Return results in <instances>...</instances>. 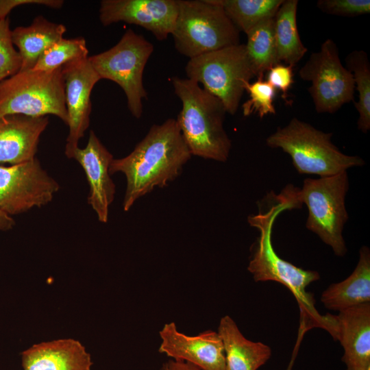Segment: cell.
<instances>
[{
  "mask_svg": "<svg viewBox=\"0 0 370 370\" xmlns=\"http://www.w3.org/2000/svg\"><path fill=\"white\" fill-rule=\"evenodd\" d=\"M293 68L291 65L279 64L268 71L267 82L275 89L280 90L284 97L294 82Z\"/></svg>",
  "mask_w": 370,
  "mask_h": 370,
  "instance_id": "cell-30",
  "label": "cell"
},
{
  "mask_svg": "<svg viewBox=\"0 0 370 370\" xmlns=\"http://www.w3.org/2000/svg\"><path fill=\"white\" fill-rule=\"evenodd\" d=\"M23 370H90V355L80 342L60 339L34 345L21 354Z\"/></svg>",
  "mask_w": 370,
  "mask_h": 370,
  "instance_id": "cell-18",
  "label": "cell"
},
{
  "mask_svg": "<svg viewBox=\"0 0 370 370\" xmlns=\"http://www.w3.org/2000/svg\"><path fill=\"white\" fill-rule=\"evenodd\" d=\"M347 69L352 73L358 101L354 103L359 113L358 128L363 133L370 130V63L367 53L354 50L345 58Z\"/></svg>",
  "mask_w": 370,
  "mask_h": 370,
  "instance_id": "cell-25",
  "label": "cell"
},
{
  "mask_svg": "<svg viewBox=\"0 0 370 370\" xmlns=\"http://www.w3.org/2000/svg\"><path fill=\"white\" fill-rule=\"evenodd\" d=\"M246 90L249 99L242 104L243 114L245 116L257 113L260 119L267 114H275L276 110L273 105L275 88L263 78L245 84Z\"/></svg>",
  "mask_w": 370,
  "mask_h": 370,
  "instance_id": "cell-27",
  "label": "cell"
},
{
  "mask_svg": "<svg viewBox=\"0 0 370 370\" xmlns=\"http://www.w3.org/2000/svg\"><path fill=\"white\" fill-rule=\"evenodd\" d=\"M171 83L182 102L175 120L190 154L226 162L232 143L223 127L227 112L222 102L188 78L173 77Z\"/></svg>",
  "mask_w": 370,
  "mask_h": 370,
  "instance_id": "cell-3",
  "label": "cell"
},
{
  "mask_svg": "<svg viewBox=\"0 0 370 370\" xmlns=\"http://www.w3.org/2000/svg\"><path fill=\"white\" fill-rule=\"evenodd\" d=\"M21 60L12 40L10 19L0 20V83L17 73Z\"/></svg>",
  "mask_w": 370,
  "mask_h": 370,
  "instance_id": "cell-28",
  "label": "cell"
},
{
  "mask_svg": "<svg viewBox=\"0 0 370 370\" xmlns=\"http://www.w3.org/2000/svg\"><path fill=\"white\" fill-rule=\"evenodd\" d=\"M158 352L171 359L192 364L201 370H225L222 340L217 332L207 330L188 336L177 330L174 322L165 323L159 332Z\"/></svg>",
  "mask_w": 370,
  "mask_h": 370,
  "instance_id": "cell-14",
  "label": "cell"
},
{
  "mask_svg": "<svg viewBox=\"0 0 370 370\" xmlns=\"http://www.w3.org/2000/svg\"><path fill=\"white\" fill-rule=\"evenodd\" d=\"M153 51V45L132 29L107 51L88 57L100 79L116 83L124 91L130 113L140 119L143 101L147 97L143 86V72Z\"/></svg>",
  "mask_w": 370,
  "mask_h": 370,
  "instance_id": "cell-9",
  "label": "cell"
},
{
  "mask_svg": "<svg viewBox=\"0 0 370 370\" xmlns=\"http://www.w3.org/2000/svg\"><path fill=\"white\" fill-rule=\"evenodd\" d=\"M332 136L294 117L269 136L266 143L288 153L300 174L328 177L365 164L359 156L342 153L332 143Z\"/></svg>",
  "mask_w": 370,
  "mask_h": 370,
  "instance_id": "cell-4",
  "label": "cell"
},
{
  "mask_svg": "<svg viewBox=\"0 0 370 370\" xmlns=\"http://www.w3.org/2000/svg\"><path fill=\"white\" fill-rule=\"evenodd\" d=\"M245 45L254 77L263 78L265 72L281 64L278 58L274 34V17L263 19L247 34Z\"/></svg>",
  "mask_w": 370,
  "mask_h": 370,
  "instance_id": "cell-23",
  "label": "cell"
},
{
  "mask_svg": "<svg viewBox=\"0 0 370 370\" xmlns=\"http://www.w3.org/2000/svg\"><path fill=\"white\" fill-rule=\"evenodd\" d=\"M99 20L108 26L125 22L140 26L159 41L173 29L178 12L177 0H102Z\"/></svg>",
  "mask_w": 370,
  "mask_h": 370,
  "instance_id": "cell-13",
  "label": "cell"
},
{
  "mask_svg": "<svg viewBox=\"0 0 370 370\" xmlns=\"http://www.w3.org/2000/svg\"><path fill=\"white\" fill-rule=\"evenodd\" d=\"M365 370H370V367H368L367 369H365Z\"/></svg>",
  "mask_w": 370,
  "mask_h": 370,
  "instance_id": "cell-35",
  "label": "cell"
},
{
  "mask_svg": "<svg viewBox=\"0 0 370 370\" xmlns=\"http://www.w3.org/2000/svg\"><path fill=\"white\" fill-rule=\"evenodd\" d=\"M15 221L11 216L4 212L0 208V231H7L12 229Z\"/></svg>",
  "mask_w": 370,
  "mask_h": 370,
  "instance_id": "cell-33",
  "label": "cell"
},
{
  "mask_svg": "<svg viewBox=\"0 0 370 370\" xmlns=\"http://www.w3.org/2000/svg\"><path fill=\"white\" fill-rule=\"evenodd\" d=\"M26 4H37L53 9L61 8L62 0H0V20L8 18V14L16 7Z\"/></svg>",
  "mask_w": 370,
  "mask_h": 370,
  "instance_id": "cell-31",
  "label": "cell"
},
{
  "mask_svg": "<svg viewBox=\"0 0 370 370\" xmlns=\"http://www.w3.org/2000/svg\"><path fill=\"white\" fill-rule=\"evenodd\" d=\"M296 354V352H295V354L293 355V358H292V359H291V362H290V363H289V365H288V368H287L286 370H291V369H292V367H293V365L294 359H295V356H296V354Z\"/></svg>",
  "mask_w": 370,
  "mask_h": 370,
  "instance_id": "cell-34",
  "label": "cell"
},
{
  "mask_svg": "<svg viewBox=\"0 0 370 370\" xmlns=\"http://www.w3.org/2000/svg\"><path fill=\"white\" fill-rule=\"evenodd\" d=\"M299 76L311 82L308 90L318 113H334L354 101L353 75L341 63L337 45L330 38L322 43L319 51L310 54Z\"/></svg>",
  "mask_w": 370,
  "mask_h": 370,
  "instance_id": "cell-10",
  "label": "cell"
},
{
  "mask_svg": "<svg viewBox=\"0 0 370 370\" xmlns=\"http://www.w3.org/2000/svg\"><path fill=\"white\" fill-rule=\"evenodd\" d=\"M284 0H219L226 14L238 29L247 34L267 18L274 17Z\"/></svg>",
  "mask_w": 370,
  "mask_h": 370,
  "instance_id": "cell-24",
  "label": "cell"
},
{
  "mask_svg": "<svg viewBox=\"0 0 370 370\" xmlns=\"http://www.w3.org/2000/svg\"><path fill=\"white\" fill-rule=\"evenodd\" d=\"M297 0H284L274 16V34L278 58L295 66L308 49L302 43L297 24Z\"/></svg>",
  "mask_w": 370,
  "mask_h": 370,
  "instance_id": "cell-22",
  "label": "cell"
},
{
  "mask_svg": "<svg viewBox=\"0 0 370 370\" xmlns=\"http://www.w3.org/2000/svg\"><path fill=\"white\" fill-rule=\"evenodd\" d=\"M171 33L175 48L189 59L240 44V32L219 0H177Z\"/></svg>",
  "mask_w": 370,
  "mask_h": 370,
  "instance_id": "cell-5",
  "label": "cell"
},
{
  "mask_svg": "<svg viewBox=\"0 0 370 370\" xmlns=\"http://www.w3.org/2000/svg\"><path fill=\"white\" fill-rule=\"evenodd\" d=\"M160 370H201L196 366L183 361L170 359L164 362Z\"/></svg>",
  "mask_w": 370,
  "mask_h": 370,
  "instance_id": "cell-32",
  "label": "cell"
},
{
  "mask_svg": "<svg viewBox=\"0 0 370 370\" xmlns=\"http://www.w3.org/2000/svg\"><path fill=\"white\" fill-rule=\"evenodd\" d=\"M334 334L343 348L347 370L370 367V303L357 305L333 314Z\"/></svg>",
  "mask_w": 370,
  "mask_h": 370,
  "instance_id": "cell-16",
  "label": "cell"
},
{
  "mask_svg": "<svg viewBox=\"0 0 370 370\" xmlns=\"http://www.w3.org/2000/svg\"><path fill=\"white\" fill-rule=\"evenodd\" d=\"M325 308L342 311L352 306L370 303V250L362 246L353 272L343 281L330 284L321 296Z\"/></svg>",
  "mask_w": 370,
  "mask_h": 370,
  "instance_id": "cell-20",
  "label": "cell"
},
{
  "mask_svg": "<svg viewBox=\"0 0 370 370\" xmlns=\"http://www.w3.org/2000/svg\"><path fill=\"white\" fill-rule=\"evenodd\" d=\"M21 114L40 117L52 114L65 124L62 67L51 71H19L0 83V116Z\"/></svg>",
  "mask_w": 370,
  "mask_h": 370,
  "instance_id": "cell-8",
  "label": "cell"
},
{
  "mask_svg": "<svg viewBox=\"0 0 370 370\" xmlns=\"http://www.w3.org/2000/svg\"><path fill=\"white\" fill-rule=\"evenodd\" d=\"M349 187L347 171L319 179L307 178L295 197L308 210L306 228L316 234L331 247L337 256H344L347 247L343 236L344 225L348 219L345 196Z\"/></svg>",
  "mask_w": 370,
  "mask_h": 370,
  "instance_id": "cell-6",
  "label": "cell"
},
{
  "mask_svg": "<svg viewBox=\"0 0 370 370\" xmlns=\"http://www.w3.org/2000/svg\"><path fill=\"white\" fill-rule=\"evenodd\" d=\"M187 78L217 97L227 113H236L244 86L254 77L245 44L232 45L189 59Z\"/></svg>",
  "mask_w": 370,
  "mask_h": 370,
  "instance_id": "cell-7",
  "label": "cell"
},
{
  "mask_svg": "<svg viewBox=\"0 0 370 370\" xmlns=\"http://www.w3.org/2000/svg\"><path fill=\"white\" fill-rule=\"evenodd\" d=\"M317 6L324 13L340 16H356L370 12L369 0H319Z\"/></svg>",
  "mask_w": 370,
  "mask_h": 370,
  "instance_id": "cell-29",
  "label": "cell"
},
{
  "mask_svg": "<svg viewBox=\"0 0 370 370\" xmlns=\"http://www.w3.org/2000/svg\"><path fill=\"white\" fill-rule=\"evenodd\" d=\"M60 185L36 158L9 166L0 165V208L11 216L50 203Z\"/></svg>",
  "mask_w": 370,
  "mask_h": 370,
  "instance_id": "cell-11",
  "label": "cell"
},
{
  "mask_svg": "<svg viewBox=\"0 0 370 370\" xmlns=\"http://www.w3.org/2000/svg\"><path fill=\"white\" fill-rule=\"evenodd\" d=\"M71 158L77 160L86 173L90 187L89 205L97 214L98 220L107 223L109 207L114 199L116 190L109 171L114 159L112 154L90 130L85 148L75 149Z\"/></svg>",
  "mask_w": 370,
  "mask_h": 370,
  "instance_id": "cell-15",
  "label": "cell"
},
{
  "mask_svg": "<svg viewBox=\"0 0 370 370\" xmlns=\"http://www.w3.org/2000/svg\"><path fill=\"white\" fill-rule=\"evenodd\" d=\"M88 50L84 38H62L45 50L32 70L53 71L68 62L88 58Z\"/></svg>",
  "mask_w": 370,
  "mask_h": 370,
  "instance_id": "cell-26",
  "label": "cell"
},
{
  "mask_svg": "<svg viewBox=\"0 0 370 370\" xmlns=\"http://www.w3.org/2000/svg\"><path fill=\"white\" fill-rule=\"evenodd\" d=\"M62 72L69 127L65 154L71 158L89 126L92 109L90 95L95 85L101 79L88 57L64 64Z\"/></svg>",
  "mask_w": 370,
  "mask_h": 370,
  "instance_id": "cell-12",
  "label": "cell"
},
{
  "mask_svg": "<svg viewBox=\"0 0 370 370\" xmlns=\"http://www.w3.org/2000/svg\"><path fill=\"white\" fill-rule=\"evenodd\" d=\"M217 332L224 347L225 370H258L271 358L270 347L245 338L228 315L221 319Z\"/></svg>",
  "mask_w": 370,
  "mask_h": 370,
  "instance_id": "cell-19",
  "label": "cell"
},
{
  "mask_svg": "<svg viewBox=\"0 0 370 370\" xmlns=\"http://www.w3.org/2000/svg\"><path fill=\"white\" fill-rule=\"evenodd\" d=\"M191 156L175 119L153 125L129 155L110 164V175L120 172L126 177L124 211L155 188L175 180Z\"/></svg>",
  "mask_w": 370,
  "mask_h": 370,
  "instance_id": "cell-1",
  "label": "cell"
},
{
  "mask_svg": "<svg viewBox=\"0 0 370 370\" xmlns=\"http://www.w3.org/2000/svg\"><path fill=\"white\" fill-rule=\"evenodd\" d=\"M48 124L47 116H0V163L13 165L35 158Z\"/></svg>",
  "mask_w": 370,
  "mask_h": 370,
  "instance_id": "cell-17",
  "label": "cell"
},
{
  "mask_svg": "<svg viewBox=\"0 0 370 370\" xmlns=\"http://www.w3.org/2000/svg\"><path fill=\"white\" fill-rule=\"evenodd\" d=\"M278 203L267 212L249 216V225L260 231L252 258L247 270L256 282L274 281L286 286L294 295L304 319L311 327L324 329L331 335L333 323L330 314L321 315L314 307L313 294L307 286L320 279L316 271L305 270L281 258L271 242L272 227L277 217L284 210L299 208L291 192L282 190L277 196Z\"/></svg>",
  "mask_w": 370,
  "mask_h": 370,
  "instance_id": "cell-2",
  "label": "cell"
},
{
  "mask_svg": "<svg viewBox=\"0 0 370 370\" xmlns=\"http://www.w3.org/2000/svg\"><path fill=\"white\" fill-rule=\"evenodd\" d=\"M66 31L63 24L51 22L42 16L36 17L31 25L12 30V40L21 60L20 71L32 70L40 55Z\"/></svg>",
  "mask_w": 370,
  "mask_h": 370,
  "instance_id": "cell-21",
  "label": "cell"
}]
</instances>
